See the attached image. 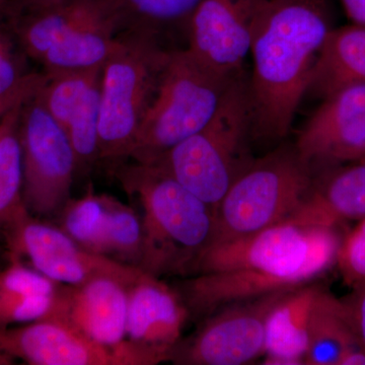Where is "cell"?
Segmentation results:
<instances>
[{"instance_id":"obj_27","label":"cell","mask_w":365,"mask_h":365,"mask_svg":"<svg viewBox=\"0 0 365 365\" xmlns=\"http://www.w3.org/2000/svg\"><path fill=\"white\" fill-rule=\"evenodd\" d=\"M336 267L346 287L355 289L365 284V217L345 232Z\"/></svg>"},{"instance_id":"obj_19","label":"cell","mask_w":365,"mask_h":365,"mask_svg":"<svg viewBox=\"0 0 365 365\" xmlns=\"http://www.w3.org/2000/svg\"><path fill=\"white\" fill-rule=\"evenodd\" d=\"M328 290L314 281L285 292L266 321L263 364H304L319 302Z\"/></svg>"},{"instance_id":"obj_29","label":"cell","mask_w":365,"mask_h":365,"mask_svg":"<svg viewBox=\"0 0 365 365\" xmlns=\"http://www.w3.org/2000/svg\"><path fill=\"white\" fill-rule=\"evenodd\" d=\"M352 25L365 26V0H339Z\"/></svg>"},{"instance_id":"obj_5","label":"cell","mask_w":365,"mask_h":365,"mask_svg":"<svg viewBox=\"0 0 365 365\" xmlns=\"http://www.w3.org/2000/svg\"><path fill=\"white\" fill-rule=\"evenodd\" d=\"M173 50L151 34L124 31L118 36L101 78L100 160L129 158Z\"/></svg>"},{"instance_id":"obj_22","label":"cell","mask_w":365,"mask_h":365,"mask_svg":"<svg viewBox=\"0 0 365 365\" xmlns=\"http://www.w3.org/2000/svg\"><path fill=\"white\" fill-rule=\"evenodd\" d=\"M59 285L11 257L9 265L0 270V328L45 319Z\"/></svg>"},{"instance_id":"obj_8","label":"cell","mask_w":365,"mask_h":365,"mask_svg":"<svg viewBox=\"0 0 365 365\" xmlns=\"http://www.w3.org/2000/svg\"><path fill=\"white\" fill-rule=\"evenodd\" d=\"M38 86L21 108L20 139L24 202L31 215L40 218L59 215L71 199L78 169L71 141L45 109Z\"/></svg>"},{"instance_id":"obj_21","label":"cell","mask_w":365,"mask_h":365,"mask_svg":"<svg viewBox=\"0 0 365 365\" xmlns=\"http://www.w3.org/2000/svg\"><path fill=\"white\" fill-rule=\"evenodd\" d=\"M356 83H365V26L334 28L319 53L307 95L323 100Z\"/></svg>"},{"instance_id":"obj_17","label":"cell","mask_w":365,"mask_h":365,"mask_svg":"<svg viewBox=\"0 0 365 365\" xmlns=\"http://www.w3.org/2000/svg\"><path fill=\"white\" fill-rule=\"evenodd\" d=\"M116 0H57L49 4H35L21 0L7 6L9 29L21 49L40 61L46 53L72 32L104 13Z\"/></svg>"},{"instance_id":"obj_13","label":"cell","mask_w":365,"mask_h":365,"mask_svg":"<svg viewBox=\"0 0 365 365\" xmlns=\"http://www.w3.org/2000/svg\"><path fill=\"white\" fill-rule=\"evenodd\" d=\"M294 146L314 173L365 158V83L323 98Z\"/></svg>"},{"instance_id":"obj_28","label":"cell","mask_w":365,"mask_h":365,"mask_svg":"<svg viewBox=\"0 0 365 365\" xmlns=\"http://www.w3.org/2000/svg\"><path fill=\"white\" fill-rule=\"evenodd\" d=\"M342 302L350 323L365 348V284L352 289L351 294Z\"/></svg>"},{"instance_id":"obj_3","label":"cell","mask_w":365,"mask_h":365,"mask_svg":"<svg viewBox=\"0 0 365 365\" xmlns=\"http://www.w3.org/2000/svg\"><path fill=\"white\" fill-rule=\"evenodd\" d=\"M117 177L141 209L139 268L158 278L192 275L199 257L215 240V209L153 165H125Z\"/></svg>"},{"instance_id":"obj_14","label":"cell","mask_w":365,"mask_h":365,"mask_svg":"<svg viewBox=\"0 0 365 365\" xmlns=\"http://www.w3.org/2000/svg\"><path fill=\"white\" fill-rule=\"evenodd\" d=\"M58 216V227L83 248L139 268L143 222L130 206L90 191L81 198L71 199Z\"/></svg>"},{"instance_id":"obj_24","label":"cell","mask_w":365,"mask_h":365,"mask_svg":"<svg viewBox=\"0 0 365 365\" xmlns=\"http://www.w3.org/2000/svg\"><path fill=\"white\" fill-rule=\"evenodd\" d=\"M359 346L342 299L327 292L314 317L304 364L339 365L346 352Z\"/></svg>"},{"instance_id":"obj_25","label":"cell","mask_w":365,"mask_h":365,"mask_svg":"<svg viewBox=\"0 0 365 365\" xmlns=\"http://www.w3.org/2000/svg\"><path fill=\"white\" fill-rule=\"evenodd\" d=\"M201 0H117L124 31L151 34L162 40L165 33L188 35L192 14Z\"/></svg>"},{"instance_id":"obj_12","label":"cell","mask_w":365,"mask_h":365,"mask_svg":"<svg viewBox=\"0 0 365 365\" xmlns=\"http://www.w3.org/2000/svg\"><path fill=\"white\" fill-rule=\"evenodd\" d=\"M268 1L201 0L190 20L187 49L220 76H244L245 61Z\"/></svg>"},{"instance_id":"obj_6","label":"cell","mask_w":365,"mask_h":365,"mask_svg":"<svg viewBox=\"0 0 365 365\" xmlns=\"http://www.w3.org/2000/svg\"><path fill=\"white\" fill-rule=\"evenodd\" d=\"M237 78L210 71L187 48L173 50L129 158L148 165L202 129Z\"/></svg>"},{"instance_id":"obj_20","label":"cell","mask_w":365,"mask_h":365,"mask_svg":"<svg viewBox=\"0 0 365 365\" xmlns=\"http://www.w3.org/2000/svg\"><path fill=\"white\" fill-rule=\"evenodd\" d=\"M123 32L117 0L110 9L83 24L46 53L40 63L46 73L102 68Z\"/></svg>"},{"instance_id":"obj_9","label":"cell","mask_w":365,"mask_h":365,"mask_svg":"<svg viewBox=\"0 0 365 365\" xmlns=\"http://www.w3.org/2000/svg\"><path fill=\"white\" fill-rule=\"evenodd\" d=\"M11 257L26 259L34 269L54 282L78 285L96 278H114L131 287L146 274L136 266L93 253L57 225L31 213L2 232Z\"/></svg>"},{"instance_id":"obj_10","label":"cell","mask_w":365,"mask_h":365,"mask_svg":"<svg viewBox=\"0 0 365 365\" xmlns=\"http://www.w3.org/2000/svg\"><path fill=\"white\" fill-rule=\"evenodd\" d=\"M14 359L32 365H155L163 362L155 352L130 340L114 346L102 344L53 319L0 328V364Z\"/></svg>"},{"instance_id":"obj_31","label":"cell","mask_w":365,"mask_h":365,"mask_svg":"<svg viewBox=\"0 0 365 365\" xmlns=\"http://www.w3.org/2000/svg\"><path fill=\"white\" fill-rule=\"evenodd\" d=\"M6 0H0V14H1L2 9L6 6Z\"/></svg>"},{"instance_id":"obj_30","label":"cell","mask_w":365,"mask_h":365,"mask_svg":"<svg viewBox=\"0 0 365 365\" xmlns=\"http://www.w3.org/2000/svg\"><path fill=\"white\" fill-rule=\"evenodd\" d=\"M26 1L32 2V4H49L57 1V0H26Z\"/></svg>"},{"instance_id":"obj_4","label":"cell","mask_w":365,"mask_h":365,"mask_svg":"<svg viewBox=\"0 0 365 365\" xmlns=\"http://www.w3.org/2000/svg\"><path fill=\"white\" fill-rule=\"evenodd\" d=\"M248 76L235 79L215 116L202 129L173 146L153 165L215 209L255 158Z\"/></svg>"},{"instance_id":"obj_2","label":"cell","mask_w":365,"mask_h":365,"mask_svg":"<svg viewBox=\"0 0 365 365\" xmlns=\"http://www.w3.org/2000/svg\"><path fill=\"white\" fill-rule=\"evenodd\" d=\"M334 28L326 0H269L250 51L253 144L277 146L287 138Z\"/></svg>"},{"instance_id":"obj_11","label":"cell","mask_w":365,"mask_h":365,"mask_svg":"<svg viewBox=\"0 0 365 365\" xmlns=\"http://www.w3.org/2000/svg\"><path fill=\"white\" fill-rule=\"evenodd\" d=\"M285 292L235 302L209 314L193 337L180 341L170 361L184 365H244L265 353L269 312Z\"/></svg>"},{"instance_id":"obj_7","label":"cell","mask_w":365,"mask_h":365,"mask_svg":"<svg viewBox=\"0 0 365 365\" xmlns=\"http://www.w3.org/2000/svg\"><path fill=\"white\" fill-rule=\"evenodd\" d=\"M313 178V170L294 144L280 143L264 157L255 158L216 207L211 245L290 220L306 200Z\"/></svg>"},{"instance_id":"obj_18","label":"cell","mask_w":365,"mask_h":365,"mask_svg":"<svg viewBox=\"0 0 365 365\" xmlns=\"http://www.w3.org/2000/svg\"><path fill=\"white\" fill-rule=\"evenodd\" d=\"M365 217V158L314 173L306 200L290 220L316 225H346Z\"/></svg>"},{"instance_id":"obj_16","label":"cell","mask_w":365,"mask_h":365,"mask_svg":"<svg viewBox=\"0 0 365 365\" xmlns=\"http://www.w3.org/2000/svg\"><path fill=\"white\" fill-rule=\"evenodd\" d=\"M190 316L178 289L146 274L128 290L127 339L170 361Z\"/></svg>"},{"instance_id":"obj_1","label":"cell","mask_w":365,"mask_h":365,"mask_svg":"<svg viewBox=\"0 0 365 365\" xmlns=\"http://www.w3.org/2000/svg\"><path fill=\"white\" fill-rule=\"evenodd\" d=\"M344 227L287 220L211 245L178 292L190 314L208 317L235 302L314 282L336 266Z\"/></svg>"},{"instance_id":"obj_26","label":"cell","mask_w":365,"mask_h":365,"mask_svg":"<svg viewBox=\"0 0 365 365\" xmlns=\"http://www.w3.org/2000/svg\"><path fill=\"white\" fill-rule=\"evenodd\" d=\"M23 51L11 30L0 26V107H11L39 85L42 76L25 74Z\"/></svg>"},{"instance_id":"obj_15","label":"cell","mask_w":365,"mask_h":365,"mask_svg":"<svg viewBox=\"0 0 365 365\" xmlns=\"http://www.w3.org/2000/svg\"><path fill=\"white\" fill-rule=\"evenodd\" d=\"M129 288L109 277L78 285L60 284L45 319L62 322L102 344H120L127 340Z\"/></svg>"},{"instance_id":"obj_23","label":"cell","mask_w":365,"mask_h":365,"mask_svg":"<svg viewBox=\"0 0 365 365\" xmlns=\"http://www.w3.org/2000/svg\"><path fill=\"white\" fill-rule=\"evenodd\" d=\"M30 93L19 98L0 116V234L11 223L30 213L23 198L20 139L21 108Z\"/></svg>"}]
</instances>
